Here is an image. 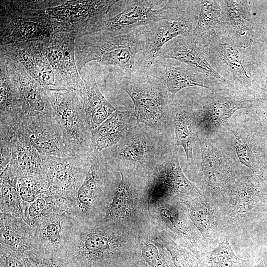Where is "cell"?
I'll list each match as a JSON object with an SVG mask.
<instances>
[{"mask_svg": "<svg viewBox=\"0 0 267 267\" xmlns=\"http://www.w3.org/2000/svg\"><path fill=\"white\" fill-rule=\"evenodd\" d=\"M144 45L141 27L122 33L101 31L77 38L75 55L78 72L89 62L96 61L120 68L130 78L147 73L142 56Z\"/></svg>", "mask_w": 267, "mask_h": 267, "instance_id": "6da1fadb", "label": "cell"}, {"mask_svg": "<svg viewBox=\"0 0 267 267\" xmlns=\"http://www.w3.org/2000/svg\"><path fill=\"white\" fill-rule=\"evenodd\" d=\"M146 78V82L138 83L125 76L120 79L119 87L132 99L137 123L161 131L173 124L177 103L162 82L149 74Z\"/></svg>", "mask_w": 267, "mask_h": 267, "instance_id": "7a4b0ae2", "label": "cell"}, {"mask_svg": "<svg viewBox=\"0 0 267 267\" xmlns=\"http://www.w3.org/2000/svg\"><path fill=\"white\" fill-rule=\"evenodd\" d=\"M184 2L167 0L162 17L141 27L144 40L142 56L147 73L166 44L178 36L193 33L195 16L184 6Z\"/></svg>", "mask_w": 267, "mask_h": 267, "instance_id": "3957f363", "label": "cell"}, {"mask_svg": "<svg viewBox=\"0 0 267 267\" xmlns=\"http://www.w3.org/2000/svg\"><path fill=\"white\" fill-rule=\"evenodd\" d=\"M46 91L71 151L74 155H91V130L79 97L70 89Z\"/></svg>", "mask_w": 267, "mask_h": 267, "instance_id": "277c9868", "label": "cell"}, {"mask_svg": "<svg viewBox=\"0 0 267 267\" xmlns=\"http://www.w3.org/2000/svg\"><path fill=\"white\" fill-rule=\"evenodd\" d=\"M48 183V190L68 201L74 200L90 166L89 156L41 157Z\"/></svg>", "mask_w": 267, "mask_h": 267, "instance_id": "5b68a950", "label": "cell"}, {"mask_svg": "<svg viewBox=\"0 0 267 267\" xmlns=\"http://www.w3.org/2000/svg\"><path fill=\"white\" fill-rule=\"evenodd\" d=\"M164 1L117 0L107 16L94 26L89 34L101 31L122 33L151 24L163 15L165 4L158 8L156 7Z\"/></svg>", "mask_w": 267, "mask_h": 267, "instance_id": "8992f818", "label": "cell"}, {"mask_svg": "<svg viewBox=\"0 0 267 267\" xmlns=\"http://www.w3.org/2000/svg\"><path fill=\"white\" fill-rule=\"evenodd\" d=\"M227 201L220 207L221 226L226 230L237 227L245 216L267 198V184L260 175L238 178L230 187Z\"/></svg>", "mask_w": 267, "mask_h": 267, "instance_id": "52a82bcc", "label": "cell"}, {"mask_svg": "<svg viewBox=\"0 0 267 267\" xmlns=\"http://www.w3.org/2000/svg\"><path fill=\"white\" fill-rule=\"evenodd\" d=\"M117 0H68L47 8L36 10L38 16L67 23L77 38L89 34L103 19Z\"/></svg>", "mask_w": 267, "mask_h": 267, "instance_id": "ba28073f", "label": "cell"}, {"mask_svg": "<svg viewBox=\"0 0 267 267\" xmlns=\"http://www.w3.org/2000/svg\"><path fill=\"white\" fill-rule=\"evenodd\" d=\"M0 45L44 40L71 26L47 17L17 15L0 11Z\"/></svg>", "mask_w": 267, "mask_h": 267, "instance_id": "9c48e42d", "label": "cell"}, {"mask_svg": "<svg viewBox=\"0 0 267 267\" xmlns=\"http://www.w3.org/2000/svg\"><path fill=\"white\" fill-rule=\"evenodd\" d=\"M0 53L18 60L28 74L45 90L68 89L48 61L42 41L0 45Z\"/></svg>", "mask_w": 267, "mask_h": 267, "instance_id": "30bf717a", "label": "cell"}, {"mask_svg": "<svg viewBox=\"0 0 267 267\" xmlns=\"http://www.w3.org/2000/svg\"><path fill=\"white\" fill-rule=\"evenodd\" d=\"M103 151L119 168L126 166L138 169L154 165L157 147L152 135L137 124L129 128L116 145Z\"/></svg>", "mask_w": 267, "mask_h": 267, "instance_id": "8fae6325", "label": "cell"}, {"mask_svg": "<svg viewBox=\"0 0 267 267\" xmlns=\"http://www.w3.org/2000/svg\"><path fill=\"white\" fill-rule=\"evenodd\" d=\"M0 54L6 59L9 74L20 95L23 113L21 119L37 121L57 120L46 90L28 74L18 60L2 53Z\"/></svg>", "mask_w": 267, "mask_h": 267, "instance_id": "7c38bea8", "label": "cell"}, {"mask_svg": "<svg viewBox=\"0 0 267 267\" xmlns=\"http://www.w3.org/2000/svg\"><path fill=\"white\" fill-rule=\"evenodd\" d=\"M15 134L40 157L75 155L68 147L58 121L21 119L12 127Z\"/></svg>", "mask_w": 267, "mask_h": 267, "instance_id": "4fadbf2b", "label": "cell"}, {"mask_svg": "<svg viewBox=\"0 0 267 267\" xmlns=\"http://www.w3.org/2000/svg\"><path fill=\"white\" fill-rule=\"evenodd\" d=\"M111 163L104 152L93 154L87 176L71 203L69 214L78 221L88 222L103 193Z\"/></svg>", "mask_w": 267, "mask_h": 267, "instance_id": "5bb4252c", "label": "cell"}, {"mask_svg": "<svg viewBox=\"0 0 267 267\" xmlns=\"http://www.w3.org/2000/svg\"><path fill=\"white\" fill-rule=\"evenodd\" d=\"M201 176L208 196L221 206L236 179L234 172L219 151L208 143H201Z\"/></svg>", "mask_w": 267, "mask_h": 267, "instance_id": "9a60e30c", "label": "cell"}, {"mask_svg": "<svg viewBox=\"0 0 267 267\" xmlns=\"http://www.w3.org/2000/svg\"><path fill=\"white\" fill-rule=\"evenodd\" d=\"M74 31L57 33L42 41L45 56L57 74L63 80L68 89L78 90L82 79L78 72L75 55Z\"/></svg>", "mask_w": 267, "mask_h": 267, "instance_id": "2e32d148", "label": "cell"}, {"mask_svg": "<svg viewBox=\"0 0 267 267\" xmlns=\"http://www.w3.org/2000/svg\"><path fill=\"white\" fill-rule=\"evenodd\" d=\"M75 222L68 213L49 216L34 228V241L41 253L57 259L66 247Z\"/></svg>", "mask_w": 267, "mask_h": 267, "instance_id": "e0dca14e", "label": "cell"}, {"mask_svg": "<svg viewBox=\"0 0 267 267\" xmlns=\"http://www.w3.org/2000/svg\"><path fill=\"white\" fill-rule=\"evenodd\" d=\"M179 147H175L172 155L156 166L157 172L150 188L152 196H176L194 197L201 195V191L185 176L178 160Z\"/></svg>", "mask_w": 267, "mask_h": 267, "instance_id": "ac0fdd59", "label": "cell"}, {"mask_svg": "<svg viewBox=\"0 0 267 267\" xmlns=\"http://www.w3.org/2000/svg\"><path fill=\"white\" fill-rule=\"evenodd\" d=\"M176 61L172 62L171 59L157 57L147 74L162 82L167 90L173 95L186 88H209L205 77L207 75L188 65Z\"/></svg>", "mask_w": 267, "mask_h": 267, "instance_id": "d6986e66", "label": "cell"}, {"mask_svg": "<svg viewBox=\"0 0 267 267\" xmlns=\"http://www.w3.org/2000/svg\"><path fill=\"white\" fill-rule=\"evenodd\" d=\"M158 57L178 61L208 76L224 80L208 62L204 49L196 44L193 33L178 36L168 42L162 47Z\"/></svg>", "mask_w": 267, "mask_h": 267, "instance_id": "ffe728a7", "label": "cell"}, {"mask_svg": "<svg viewBox=\"0 0 267 267\" xmlns=\"http://www.w3.org/2000/svg\"><path fill=\"white\" fill-rule=\"evenodd\" d=\"M209 46L214 69H217L219 74L221 73L224 80L226 78L245 85L251 84L253 80L247 74L240 53L230 39L221 38L217 35Z\"/></svg>", "mask_w": 267, "mask_h": 267, "instance_id": "44dd1931", "label": "cell"}, {"mask_svg": "<svg viewBox=\"0 0 267 267\" xmlns=\"http://www.w3.org/2000/svg\"><path fill=\"white\" fill-rule=\"evenodd\" d=\"M222 2L221 18L228 30L230 39L236 46L249 47L254 36L250 1L229 0Z\"/></svg>", "mask_w": 267, "mask_h": 267, "instance_id": "7402d4cb", "label": "cell"}, {"mask_svg": "<svg viewBox=\"0 0 267 267\" xmlns=\"http://www.w3.org/2000/svg\"><path fill=\"white\" fill-rule=\"evenodd\" d=\"M80 75L81 87L73 91L81 100L87 122L91 131L100 126L117 109L103 96L92 74L86 72Z\"/></svg>", "mask_w": 267, "mask_h": 267, "instance_id": "603a6c76", "label": "cell"}, {"mask_svg": "<svg viewBox=\"0 0 267 267\" xmlns=\"http://www.w3.org/2000/svg\"><path fill=\"white\" fill-rule=\"evenodd\" d=\"M0 250L26 255L37 249L34 228L21 218L0 214Z\"/></svg>", "mask_w": 267, "mask_h": 267, "instance_id": "cb8c5ba5", "label": "cell"}, {"mask_svg": "<svg viewBox=\"0 0 267 267\" xmlns=\"http://www.w3.org/2000/svg\"><path fill=\"white\" fill-rule=\"evenodd\" d=\"M135 118L129 111L116 110L100 126L91 131L92 153L99 154L116 145L133 125Z\"/></svg>", "mask_w": 267, "mask_h": 267, "instance_id": "d4e9b609", "label": "cell"}, {"mask_svg": "<svg viewBox=\"0 0 267 267\" xmlns=\"http://www.w3.org/2000/svg\"><path fill=\"white\" fill-rule=\"evenodd\" d=\"M9 145L11 157L8 166L17 179L31 177L47 182L41 157L34 149L14 133L10 139Z\"/></svg>", "mask_w": 267, "mask_h": 267, "instance_id": "484cf974", "label": "cell"}, {"mask_svg": "<svg viewBox=\"0 0 267 267\" xmlns=\"http://www.w3.org/2000/svg\"><path fill=\"white\" fill-rule=\"evenodd\" d=\"M187 204L188 216L202 236L210 240L217 239L221 228L220 206L203 195Z\"/></svg>", "mask_w": 267, "mask_h": 267, "instance_id": "4316f807", "label": "cell"}, {"mask_svg": "<svg viewBox=\"0 0 267 267\" xmlns=\"http://www.w3.org/2000/svg\"><path fill=\"white\" fill-rule=\"evenodd\" d=\"M250 102L245 98L234 95H214L200 111V120L210 129H217L225 123L235 111L246 108Z\"/></svg>", "mask_w": 267, "mask_h": 267, "instance_id": "83f0119b", "label": "cell"}, {"mask_svg": "<svg viewBox=\"0 0 267 267\" xmlns=\"http://www.w3.org/2000/svg\"><path fill=\"white\" fill-rule=\"evenodd\" d=\"M0 122L16 123L23 113L20 95L7 68V61L0 54Z\"/></svg>", "mask_w": 267, "mask_h": 267, "instance_id": "f1b7e54d", "label": "cell"}, {"mask_svg": "<svg viewBox=\"0 0 267 267\" xmlns=\"http://www.w3.org/2000/svg\"><path fill=\"white\" fill-rule=\"evenodd\" d=\"M70 204L48 189L22 211L23 220L34 228L44 219L53 214L68 213Z\"/></svg>", "mask_w": 267, "mask_h": 267, "instance_id": "f546056e", "label": "cell"}, {"mask_svg": "<svg viewBox=\"0 0 267 267\" xmlns=\"http://www.w3.org/2000/svg\"><path fill=\"white\" fill-rule=\"evenodd\" d=\"M201 7L193 35L196 44L204 49L217 36L215 29L220 23L222 7L216 0H201Z\"/></svg>", "mask_w": 267, "mask_h": 267, "instance_id": "4dcf8cb0", "label": "cell"}, {"mask_svg": "<svg viewBox=\"0 0 267 267\" xmlns=\"http://www.w3.org/2000/svg\"><path fill=\"white\" fill-rule=\"evenodd\" d=\"M197 260L199 267H251L248 261L235 254L228 238L213 250L199 253Z\"/></svg>", "mask_w": 267, "mask_h": 267, "instance_id": "1f68e13d", "label": "cell"}, {"mask_svg": "<svg viewBox=\"0 0 267 267\" xmlns=\"http://www.w3.org/2000/svg\"><path fill=\"white\" fill-rule=\"evenodd\" d=\"M119 172L122 178L103 211V222L125 218L130 212L132 188L125 174Z\"/></svg>", "mask_w": 267, "mask_h": 267, "instance_id": "d6a6232c", "label": "cell"}, {"mask_svg": "<svg viewBox=\"0 0 267 267\" xmlns=\"http://www.w3.org/2000/svg\"><path fill=\"white\" fill-rule=\"evenodd\" d=\"M0 172V213L22 218V209L17 188L18 179L9 166Z\"/></svg>", "mask_w": 267, "mask_h": 267, "instance_id": "836d02e7", "label": "cell"}, {"mask_svg": "<svg viewBox=\"0 0 267 267\" xmlns=\"http://www.w3.org/2000/svg\"><path fill=\"white\" fill-rule=\"evenodd\" d=\"M192 117L185 107L177 103L173 119L175 133V147L182 146L188 162L193 161Z\"/></svg>", "mask_w": 267, "mask_h": 267, "instance_id": "e575fe53", "label": "cell"}, {"mask_svg": "<svg viewBox=\"0 0 267 267\" xmlns=\"http://www.w3.org/2000/svg\"><path fill=\"white\" fill-rule=\"evenodd\" d=\"M17 188L22 211L48 189L46 181L27 177L17 179Z\"/></svg>", "mask_w": 267, "mask_h": 267, "instance_id": "d590c367", "label": "cell"}, {"mask_svg": "<svg viewBox=\"0 0 267 267\" xmlns=\"http://www.w3.org/2000/svg\"><path fill=\"white\" fill-rule=\"evenodd\" d=\"M232 132L235 136L234 146L240 162L255 173H260L263 168L257 161L253 147L236 132Z\"/></svg>", "mask_w": 267, "mask_h": 267, "instance_id": "8d00e7d4", "label": "cell"}, {"mask_svg": "<svg viewBox=\"0 0 267 267\" xmlns=\"http://www.w3.org/2000/svg\"><path fill=\"white\" fill-rule=\"evenodd\" d=\"M161 215L168 226L176 233L184 237L191 238L193 237L189 226L178 214L163 208L161 210Z\"/></svg>", "mask_w": 267, "mask_h": 267, "instance_id": "74e56055", "label": "cell"}, {"mask_svg": "<svg viewBox=\"0 0 267 267\" xmlns=\"http://www.w3.org/2000/svg\"><path fill=\"white\" fill-rule=\"evenodd\" d=\"M168 248L177 267H199L198 261L185 250L173 243Z\"/></svg>", "mask_w": 267, "mask_h": 267, "instance_id": "f35d334b", "label": "cell"}, {"mask_svg": "<svg viewBox=\"0 0 267 267\" xmlns=\"http://www.w3.org/2000/svg\"><path fill=\"white\" fill-rule=\"evenodd\" d=\"M142 254L149 265L157 266L159 263V253L157 248L152 244L144 246L142 249Z\"/></svg>", "mask_w": 267, "mask_h": 267, "instance_id": "ab89813d", "label": "cell"}, {"mask_svg": "<svg viewBox=\"0 0 267 267\" xmlns=\"http://www.w3.org/2000/svg\"><path fill=\"white\" fill-rule=\"evenodd\" d=\"M257 100L263 119L267 125V76L265 86L261 89Z\"/></svg>", "mask_w": 267, "mask_h": 267, "instance_id": "60d3db41", "label": "cell"}, {"mask_svg": "<svg viewBox=\"0 0 267 267\" xmlns=\"http://www.w3.org/2000/svg\"><path fill=\"white\" fill-rule=\"evenodd\" d=\"M260 176L267 184V166L263 168L260 172Z\"/></svg>", "mask_w": 267, "mask_h": 267, "instance_id": "b9f144b4", "label": "cell"}, {"mask_svg": "<svg viewBox=\"0 0 267 267\" xmlns=\"http://www.w3.org/2000/svg\"><path fill=\"white\" fill-rule=\"evenodd\" d=\"M255 267H267V253L260 263Z\"/></svg>", "mask_w": 267, "mask_h": 267, "instance_id": "7bdbcfd3", "label": "cell"}]
</instances>
